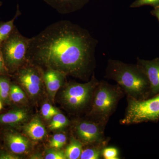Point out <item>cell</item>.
Wrapping results in <instances>:
<instances>
[{"instance_id": "obj_20", "label": "cell", "mask_w": 159, "mask_h": 159, "mask_svg": "<svg viewBox=\"0 0 159 159\" xmlns=\"http://www.w3.org/2000/svg\"><path fill=\"white\" fill-rule=\"evenodd\" d=\"M103 149L101 147L88 148L83 150L80 159H99L102 155Z\"/></svg>"}, {"instance_id": "obj_2", "label": "cell", "mask_w": 159, "mask_h": 159, "mask_svg": "<svg viewBox=\"0 0 159 159\" xmlns=\"http://www.w3.org/2000/svg\"><path fill=\"white\" fill-rule=\"evenodd\" d=\"M105 77L116 81L128 97L137 100L150 98L148 80L137 64L109 59L106 69Z\"/></svg>"}, {"instance_id": "obj_17", "label": "cell", "mask_w": 159, "mask_h": 159, "mask_svg": "<svg viewBox=\"0 0 159 159\" xmlns=\"http://www.w3.org/2000/svg\"><path fill=\"white\" fill-rule=\"evenodd\" d=\"M82 143L72 138L71 139L70 144L64 151L66 157L68 159H77L80 158L82 152Z\"/></svg>"}, {"instance_id": "obj_29", "label": "cell", "mask_w": 159, "mask_h": 159, "mask_svg": "<svg viewBox=\"0 0 159 159\" xmlns=\"http://www.w3.org/2000/svg\"><path fill=\"white\" fill-rule=\"evenodd\" d=\"M3 108V104L2 102L0 100V111L2 110Z\"/></svg>"}, {"instance_id": "obj_13", "label": "cell", "mask_w": 159, "mask_h": 159, "mask_svg": "<svg viewBox=\"0 0 159 159\" xmlns=\"http://www.w3.org/2000/svg\"><path fill=\"white\" fill-rule=\"evenodd\" d=\"M61 14H67L80 10L90 0H43Z\"/></svg>"}, {"instance_id": "obj_22", "label": "cell", "mask_w": 159, "mask_h": 159, "mask_svg": "<svg viewBox=\"0 0 159 159\" xmlns=\"http://www.w3.org/2000/svg\"><path fill=\"white\" fill-rule=\"evenodd\" d=\"M59 112L58 110L55 108L50 103H44L42 107V114L43 117L47 120L51 119Z\"/></svg>"}, {"instance_id": "obj_4", "label": "cell", "mask_w": 159, "mask_h": 159, "mask_svg": "<svg viewBox=\"0 0 159 159\" xmlns=\"http://www.w3.org/2000/svg\"><path fill=\"white\" fill-rule=\"evenodd\" d=\"M30 39L21 34L16 27L0 46L5 66L10 75L28 63L27 52Z\"/></svg>"}, {"instance_id": "obj_28", "label": "cell", "mask_w": 159, "mask_h": 159, "mask_svg": "<svg viewBox=\"0 0 159 159\" xmlns=\"http://www.w3.org/2000/svg\"><path fill=\"white\" fill-rule=\"evenodd\" d=\"M152 15L156 17L159 22V6L153 8V9L150 11Z\"/></svg>"}, {"instance_id": "obj_24", "label": "cell", "mask_w": 159, "mask_h": 159, "mask_svg": "<svg viewBox=\"0 0 159 159\" xmlns=\"http://www.w3.org/2000/svg\"><path fill=\"white\" fill-rule=\"evenodd\" d=\"M145 6H150L154 8L159 6V0H136L132 3L130 7L136 8Z\"/></svg>"}, {"instance_id": "obj_26", "label": "cell", "mask_w": 159, "mask_h": 159, "mask_svg": "<svg viewBox=\"0 0 159 159\" xmlns=\"http://www.w3.org/2000/svg\"><path fill=\"white\" fill-rule=\"evenodd\" d=\"M19 155L10 152L5 148H0V159H21Z\"/></svg>"}, {"instance_id": "obj_18", "label": "cell", "mask_w": 159, "mask_h": 159, "mask_svg": "<svg viewBox=\"0 0 159 159\" xmlns=\"http://www.w3.org/2000/svg\"><path fill=\"white\" fill-rule=\"evenodd\" d=\"M10 98L11 104H20L25 102L26 97L25 92L19 85L17 84L11 82Z\"/></svg>"}, {"instance_id": "obj_23", "label": "cell", "mask_w": 159, "mask_h": 159, "mask_svg": "<svg viewBox=\"0 0 159 159\" xmlns=\"http://www.w3.org/2000/svg\"><path fill=\"white\" fill-rule=\"evenodd\" d=\"M45 159H66L65 151L60 150L59 149L52 148L47 152Z\"/></svg>"}, {"instance_id": "obj_7", "label": "cell", "mask_w": 159, "mask_h": 159, "mask_svg": "<svg viewBox=\"0 0 159 159\" xmlns=\"http://www.w3.org/2000/svg\"><path fill=\"white\" fill-rule=\"evenodd\" d=\"M43 71L40 67L28 62L11 76L31 98H35L40 93L44 83Z\"/></svg>"}, {"instance_id": "obj_15", "label": "cell", "mask_w": 159, "mask_h": 159, "mask_svg": "<svg viewBox=\"0 0 159 159\" xmlns=\"http://www.w3.org/2000/svg\"><path fill=\"white\" fill-rule=\"evenodd\" d=\"M11 75H2L0 76V100L3 105H11L10 98V89L11 82Z\"/></svg>"}, {"instance_id": "obj_19", "label": "cell", "mask_w": 159, "mask_h": 159, "mask_svg": "<svg viewBox=\"0 0 159 159\" xmlns=\"http://www.w3.org/2000/svg\"><path fill=\"white\" fill-rule=\"evenodd\" d=\"M69 122L68 119L63 114L59 112L52 118L49 127L51 130H57L67 126Z\"/></svg>"}, {"instance_id": "obj_11", "label": "cell", "mask_w": 159, "mask_h": 159, "mask_svg": "<svg viewBox=\"0 0 159 159\" xmlns=\"http://www.w3.org/2000/svg\"><path fill=\"white\" fill-rule=\"evenodd\" d=\"M29 117V111L26 109H11L0 114V127L4 129L14 128L26 121Z\"/></svg>"}, {"instance_id": "obj_3", "label": "cell", "mask_w": 159, "mask_h": 159, "mask_svg": "<svg viewBox=\"0 0 159 159\" xmlns=\"http://www.w3.org/2000/svg\"><path fill=\"white\" fill-rule=\"evenodd\" d=\"M122 88L119 85H112L104 81L99 82L93 96L91 116L97 122L104 124L113 113L122 97Z\"/></svg>"}, {"instance_id": "obj_31", "label": "cell", "mask_w": 159, "mask_h": 159, "mask_svg": "<svg viewBox=\"0 0 159 159\" xmlns=\"http://www.w3.org/2000/svg\"><path fill=\"white\" fill-rule=\"evenodd\" d=\"M2 139V134H0V140H1Z\"/></svg>"}, {"instance_id": "obj_14", "label": "cell", "mask_w": 159, "mask_h": 159, "mask_svg": "<svg viewBox=\"0 0 159 159\" xmlns=\"http://www.w3.org/2000/svg\"><path fill=\"white\" fill-rule=\"evenodd\" d=\"M24 130L26 134L34 141L42 140L47 134L46 129L38 117H34L26 124Z\"/></svg>"}, {"instance_id": "obj_9", "label": "cell", "mask_w": 159, "mask_h": 159, "mask_svg": "<svg viewBox=\"0 0 159 159\" xmlns=\"http://www.w3.org/2000/svg\"><path fill=\"white\" fill-rule=\"evenodd\" d=\"M1 133L6 150L18 155L29 152L30 143L26 137L11 129H4Z\"/></svg>"}, {"instance_id": "obj_27", "label": "cell", "mask_w": 159, "mask_h": 159, "mask_svg": "<svg viewBox=\"0 0 159 159\" xmlns=\"http://www.w3.org/2000/svg\"><path fill=\"white\" fill-rule=\"evenodd\" d=\"M2 75H10V74L5 66L1 48H0V76Z\"/></svg>"}, {"instance_id": "obj_21", "label": "cell", "mask_w": 159, "mask_h": 159, "mask_svg": "<svg viewBox=\"0 0 159 159\" xmlns=\"http://www.w3.org/2000/svg\"><path fill=\"white\" fill-rule=\"evenodd\" d=\"M66 137L64 134H55L50 140V147L56 149H60L66 145Z\"/></svg>"}, {"instance_id": "obj_1", "label": "cell", "mask_w": 159, "mask_h": 159, "mask_svg": "<svg viewBox=\"0 0 159 159\" xmlns=\"http://www.w3.org/2000/svg\"><path fill=\"white\" fill-rule=\"evenodd\" d=\"M97 41L88 31L69 20L51 24L30 38L28 62L84 79L93 70Z\"/></svg>"}, {"instance_id": "obj_8", "label": "cell", "mask_w": 159, "mask_h": 159, "mask_svg": "<svg viewBox=\"0 0 159 159\" xmlns=\"http://www.w3.org/2000/svg\"><path fill=\"white\" fill-rule=\"evenodd\" d=\"M103 125L97 121H81L76 125L75 130L78 138L85 144L100 145L104 141Z\"/></svg>"}, {"instance_id": "obj_12", "label": "cell", "mask_w": 159, "mask_h": 159, "mask_svg": "<svg viewBox=\"0 0 159 159\" xmlns=\"http://www.w3.org/2000/svg\"><path fill=\"white\" fill-rule=\"evenodd\" d=\"M66 76L61 72L52 69H45L43 71L44 83L53 101L57 91L64 84Z\"/></svg>"}, {"instance_id": "obj_30", "label": "cell", "mask_w": 159, "mask_h": 159, "mask_svg": "<svg viewBox=\"0 0 159 159\" xmlns=\"http://www.w3.org/2000/svg\"><path fill=\"white\" fill-rule=\"evenodd\" d=\"M2 2H1V1H0V7H1V6H2Z\"/></svg>"}, {"instance_id": "obj_25", "label": "cell", "mask_w": 159, "mask_h": 159, "mask_svg": "<svg viewBox=\"0 0 159 159\" xmlns=\"http://www.w3.org/2000/svg\"><path fill=\"white\" fill-rule=\"evenodd\" d=\"M102 156L106 159H117L118 157V152L116 148L110 147L102 150Z\"/></svg>"}, {"instance_id": "obj_10", "label": "cell", "mask_w": 159, "mask_h": 159, "mask_svg": "<svg viewBox=\"0 0 159 159\" xmlns=\"http://www.w3.org/2000/svg\"><path fill=\"white\" fill-rule=\"evenodd\" d=\"M137 65L147 77L150 87V97L159 93V57L152 60L137 58Z\"/></svg>"}, {"instance_id": "obj_6", "label": "cell", "mask_w": 159, "mask_h": 159, "mask_svg": "<svg viewBox=\"0 0 159 159\" xmlns=\"http://www.w3.org/2000/svg\"><path fill=\"white\" fill-rule=\"evenodd\" d=\"M98 83L99 81L93 76L91 80L86 83L71 82L68 84L61 93L63 103L71 110L81 109L90 101Z\"/></svg>"}, {"instance_id": "obj_5", "label": "cell", "mask_w": 159, "mask_h": 159, "mask_svg": "<svg viewBox=\"0 0 159 159\" xmlns=\"http://www.w3.org/2000/svg\"><path fill=\"white\" fill-rule=\"evenodd\" d=\"M159 120V93L142 100L128 97L127 110L121 124L128 125Z\"/></svg>"}, {"instance_id": "obj_16", "label": "cell", "mask_w": 159, "mask_h": 159, "mask_svg": "<svg viewBox=\"0 0 159 159\" xmlns=\"http://www.w3.org/2000/svg\"><path fill=\"white\" fill-rule=\"evenodd\" d=\"M21 15V13L18 5L16 13L12 19L7 22H0V46L9 37L15 29L16 27L14 24L15 20Z\"/></svg>"}]
</instances>
